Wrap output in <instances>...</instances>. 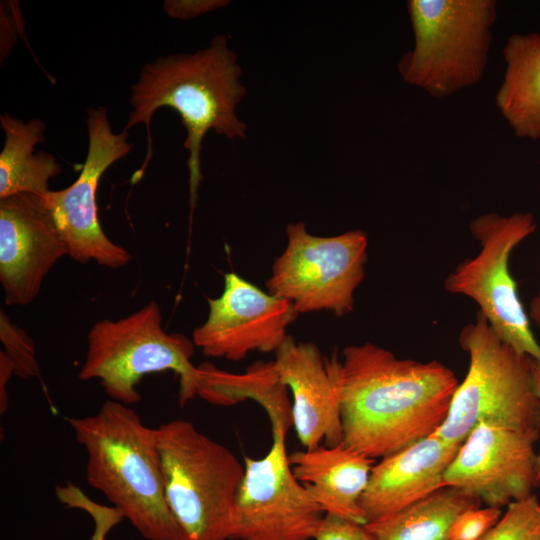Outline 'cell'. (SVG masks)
Returning a JSON list of instances; mask_svg holds the SVG:
<instances>
[{
    "label": "cell",
    "mask_w": 540,
    "mask_h": 540,
    "mask_svg": "<svg viewBox=\"0 0 540 540\" xmlns=\"http://www.w3.org/2000/svg\"><path fill=\"white\" fill-rule=\"evenodd\" d=\"M208 304V317L194 329L192 341L206 357L230 361L242 360L254 351L276 352L299 314L289 301L264 292L234 272L225 274L223 293L209 298Z\"/></svg>",
    "instance_id": "obj_12"
},
{
    "label": "cell",
    "mask_w": 540,
    "mask_h": 540,
    "mask_svg": "<svg viewBox=\"0 0 540 540\" xmlns=\"http://www.w3.org/2000/svg\"><path fill=\"white\" fill-rule=\"evenodd\" d=\"M88 455L87 482L147 540H183L167 505L154 428L107 399L97 413L68 419Z\"/></svg>",
    "instance_id": "obj_3"
},
{
    "label": "cell",
    "mask_w": 540,
    "mask_h": 540,
    "mask_svg": "<svg viewBox=\"0 0 540 540\" xmlns=\"http://www.w3.org/2000/svg\"><path fill=\"white\" fill-rule=\"evenodd\" d=\"M480 250L460 262L444 280L447 292L473 300L494 332L521 354L540 361V345L509 269L513 250L536 230L530 212H490L470 221Z\"/></svg>",
    "instance_id": "obj_8"
},
{
    "label": "cell",
    "mask_w": 540,
    "mask_h": 540,
    "mask_svg": "<svg viewBox=\"0 0 540 540\" xmlns=\"http://www.w3.org/2000/svg\"><path fill=\"white\" fill-rule=\"evenodd\" d=\"M413 48L398 63L403 81L434 98L478 84L497 19L495 0H408Z\"/></svg>",
    "instance_id": "obj_6"
},
{
    "label": "cell",
    "mask_w": 540,
    "mask_h": 540,
    "mask_svg": "<svg viewBox=\"0 0 540 540\" xmlns=\"http://www.w3.org/2000/svg\"><path fill=\"white\" fill-rule=\"evenodd\" d=\"M469 365L459 383L442 426L434 432L461 445L471 431L486 423L540 438V402L530 360L504 342L477 311L459 334Z\"/></svg>",
    "instance_id": "obj_4"
},
{
    "label": "cell",
    "mask_w": 540,
    "mask_h": 540,
    "mask_svg": "<svg viewBox=\"0 0 540 540\" xmlns=\"http://www.w3.org/2000/svg\"><path fill=\"white\" fill-rule=\"evenodd\" d=\"M167 505L183 540H228L245 468L225 446L191 422L155 428Z\"/></svg>",
    "instance_id": "obj_5"
},
{
    "label": "cell",
    "mask_w": 540,
    "mask_h": 540,
    "mask_svg": "<svg viewBox=\"0 0 540 540\" xmlns=\"http://www.w3.org/2000/svg\"><path fill=\"white\" fill-rule=\"evenodd\" d=\"M276 372L293 394V426L306 449L342 444V425L331 356L288 336L275 352Z\"/></svg>",
    "instance_id": "obj_15"
},
{
    "label": "cell",
    "mask_w": 540,
    "mask_h": 540,
    "mask_svg": "<svg viewBox=\"0 0 540 540\" xmlns=\"http://www.w3.org/2000/svg\"><path fill=\"white\" fill-rule=\"evenodd\" d=\"M197 369V395L209 403L230 406L250 398L267 412L272 432L282 430L287 434L293 426L288 387L280 380L274 361H258L242 374L220 370L208 362Z\"/></svg>",
    "instance_id": "obj_19"
},
{
    "label": "cell",
    "mask_w": 540,
    "mask_h": 540,
    "mask_svg": "<svg viewBox=\"0 0 540 540\" xmlns=\"http://www.w3.org/2000/svg\"><path fill=\"white\" fill-rule=\"evenodd\" d=\"M506 64L495 104L515 136L540 139V33L511 34L502 51Z\"/></svg>",
    "instance_id": "obj_18"
},
{
    "label": "cell",
    "mask_w": 540,
    "mask_h": 540,
    "mask_svg": "<svg viewBox=\"0 0 540 540\" xmlns=\"http://www.w3.org/2000/svg\"><path fill=\"white\" fill-rule=\"evenodd\" d=\"M56 494L61 502L70 507L83 508L93 517L95 530L91 540H104L113 526L124 518L117 508L100 506L91 502L74 486L58 487Z\"/></svg>",
    "instance_id": "obj_24"
},
{
    "label": "cell",
    "mask_w": 540,
    "mask_h": 540,
    "mask_svg": "<svg viewBox=\"0 0 540 540\" xmlns=\"http://www.w3.org/2000/svg\"><path fill=\"white\" fill-rule=\"evenodd\" d=\"M87 128L88 153L80 175L70 186L49 190L42 199L73 260L119 269L132 260V255L104 233L96 192L104 172L125 157L133 145L128 142V131H112L107 109L102 106L88 109Z\"/></svg>",
    "instance_id": "obj_11"
},
{
    "label": "cell",
    "mask_w": 540,
    "mask_h": 540,
    "mask_svg": "<svg viewBox=\"0 0 540 540\" xmlns=\"http://www.w3.org/2000/svg\"><path fill=\"white\" fill-rule=\"evenodd\" d=\"M342 444L372 459L389 456L436 432L459 381L439 361L399 358L365 342L331 354Z\"/></svg>",
    "instance_id": "obj_1"
},
{
    "label": "cell",
    "mask_w": 540,
    "mask_h": 540,
    "mask_svg": "<svg viewBox=\"0 0 540 540\" xmlns=\"http://www.w3.org/2000/svg\"><path fill=\"white\" fill-rule=\"evenodd\" d=\"M529 318L540 330V288L532 298L529 309Z\"/></svg>",
    "instance_id": "obj_30"
},
{
    "label": "cell",
    "mask_w": 540,
    "mask_h": 540,
    "mask_svg": "<svg viewBox=\"0 0 540 540\" xmlns=\"http://www.w3.org/2000/svg\"><path fill=\"white\" fill-rule=\"evenodd\" d=\"M531 372L534 382V387L540 402V361H537L533 358L530 360ZM540 487V448L536 454V464H535V488Z\"/></svg>",
    "instance_id": "obj_29"
},
{
    "label": "cell",
    "mask_w": 540,
    "mask_h": 540,
    "mask_svg": "<svg viewBox=\"0 0 540 540\" xmlns=\"http://www.w3.org/2000/svg\"><path fill=\"white\" fill-rule=\"evenodd\" d=\"M270 451L245 458L236 493L231 540H314L323 511L293 475L286 434L272 432Z\"/></svg>",
    "instance_id": "obj_10"
},
{
    "label": "cell",
    "mask_w": 540,
    "mask_h": 540,
    "mask_svg": "<svg viewBox=\"0 0 540 540\" xmlns=\"http://www.w3.org/2000/svg\"><path fill=\"white\" fill-rule=\"evenodd\" d=\"M288 459L295 478L325 514L367 524L360 499L374 459L343 444L296 451Z\"/></svg>",
    "instance_id": "obj_17"
},
{
    "label": "cell",
    "mask_w": 540,
    "mask_h": 540,
    "mask_svg": "<svg viewBox=\"0 0 540 540\" xmlns=\"http://www.w3.org/2000/svg\"><path fill=\"white\" fill-rule=\"evenodd\" d=\"M536 441L516 430L481 423L460 445L444 473L445 486L502 508L535 488Z\"/></svg>",
    "instance_id": "obj_13"
},
{
    "label": "cell",
    "mask_w": 540,
    "mask_h": 540,
    "mask_svg": "<svg viewBox=\"0 0 540 540\" xmlns=\"http://www.w3.org/2000/svg\"><path fill=\"white\" fill-rule=\"evenodd\" d=\"M479 540H540V502L535 494L510 503L500 520Z\"/></svg>",
    "instance_id": "obj_22"
},
{
    "label": "cell",
    "mask_w": 540,
    "mask_h": 540,
    "mask_svg": "<svg viewBox=\"0 0 540 540\" xmlns=\"http://www.w3.org/2000/svg\"><path fill=\"white\" fill-rule=\"evenodd\" d=\"M482 502L463 490L445 486L422 500L365 526L372 540H451L450 528L465 511Z\"/></svg>",
    "instance_id": "obj_21"
},
{
    "label": "cell",
    "mask_w": 540,
    "mask_h": 540,
    "mask_svg": "<svg viewBox=\"0 0 540 540\" xmlns=\"http://www.w3.org/2000/svg\"><path fill=\"white\" fill-rule=\"evenodd\" d=\"M5 134L0 153V199L16 194L43 197L50 189L48 181L62 171L54 155L34 152L45 141L46 124L40 119L24 122L5 113L0 116Z\"/></svg>",
    "instance_id": "obj_20"
},
{
    "label": "cell",
    "mask_w": 540,
    "mask_h": 540,
    "mask_svg": "<svg viewBox=\"0 0 540 540\" xmlns=\"http://www.w3.org/2000/svg\"><path fill=\"white\" fill-rule=\"evenodd\" d=\"M502 516L501 508L487 506L463 512L450 528L451 540H479Z\"/></svg>",
    "instance_id": "obj_25"
},
{
    "label": "cell",
    "mask_w": 540,
    "mask_h": 540,
    "mask_svg": "<svg viewBox=\"0 0 540 540\" xmlns=\"http://www.w3.org/2000/svg\"><path fill=\"white\" fill-rule=\"evenodd\" d=\"M241 74L237 55L223 35L215 36L200 51L171 54L146 64L138 81L131 86L133 109L124 128L129 131L138 124L146 126L147 152L132 182L142 177L152 158L150 126L154 113L162 107L172 108L179 113L187 132L184 147L189 152L187 166L193 211L202 179L200 152L205 135L214 130L229 139L246 137V124L235 113L246 94Z\"/></svg>",
    "instance_id": "obj_2"
},
{
    "label": "cell",
    "mask_w": 540,
    "mask_h": 540,
    "mask_svg": "<svg viewBox=\"0 0 540 540\" xmlns=\"http://www.w3.org/2000/svg\"><path fill=\"white\" fill-rule=\"evenodd\" d=\"M314 540H372L365 525L335 516L323 515Z\"/></svg>",
    "instance_id": "obj_26"
},
{
    "label": "cell",
    "mask_w": 540,
    "mask_h": 540,
    "mask_svg": "<svg viewBox=\"0 0 540 540\" xmlns=\"http://www.w3.org/2000/svg\"><path fill=\"white\" fill-rule=\"evenodd\" d=\"M79 379H98L110 399L132 405L141 400L136 385L151 373L171 370L179 377L180 406L197 395L198 369L191 362L194 343L162 327L156 301L118 320L102 319L87 334Z\"/></svg>",
    "instance_id": "obj_7"
},
{
    "label": "cell",
    "mask_w": 540,
    "mask_h": 540,
    "mask_svg": "<svg viewBox=\"0 0 540 540\" xmlns=\"http://www.w3.org/2000/svg\"><path fill=\"white\" fill-rule=\"evenodd\" d=\"M286 234V248L266 281L269 293L289 301L298 313L325 310L340 317L352 312L355 290L365 277V232L321 237L297 222L288 224Z\"/></svg>",
    "instance_id": "obj_9"
},
{
    "label": "cell",
    "mask_w": 540,
    "mask_h": 540,
    "mask_svg": "<svg viewBox=\"0 0 540 540\" xmlns=\"http://www.w3.org/2000/svg\"><path fill=\"white\" fill-rule=\"evenodd\" d=\"M68 248L42 197L0 199V283L8 306L28 305Z\"/></svg>",
    "instance_id": "obj_14"
},
{
    "label": "cell",
    "mask_w": 540,
    "mask_h": 540,
    "mask_svg": "<svg viewBox=\"0 0 540 540\" xmlns=\"http://www.w3.org/2000/svg\"><path fill=\"white\" fill-rule=\"evenodd\" d=\"M15 375L14 365L8 355L2 349L0 351V413L3 414L8 409L7 384L10 378Z\"/></svg>",
    "instance_id": "obj_28"
},
{
    "label": "cell",
    "mask_w": 540,
    "mask_h": 540,
    "mask_svg": "<svg viewBox=\"0 0 540 540\" xmlns=\"http://www.w3.org/2000/svg\"><path fill=\"white\" fill-rule=\"evenodd\" d=\"M222 1H165L164 10L173 18H193L222 5Z\"/></svg>",
    "instance_id": "obj_27"
},
{
    "label": "cell",
    "mask_w": 540,
    "mask_h": 540,
    "mask_svg": "<svg viewBox=\"0 0 540 540\" xmlns=\"http://www.w3.org/2000/svg\"><path fill=\"white\" fill-rule=\"evenodd\" d=\"M0 340L4 352L14 365L15 375L24 379L40 377L33 339L25 330L12 323L3 309L0 310Z\"/></svg>",
    "instance_id": "obj_23"
},
{
    "label": "cell",
    "mask_w": 540,
    "mask_h": 540,
    "mask_svg": "<svg viewBox=\"0 0 540 540\" xmlns=\"http://www.w3.org/2000/svg\"><path fill=\"white\" fill-rule=\"evenodd\" d=\"M460 445L434 433L373 466L360 499L367 523L392 515L445 487L444 473Z\"/></svg>",
    "instance_id": "obj_16"
}]
</instances>
